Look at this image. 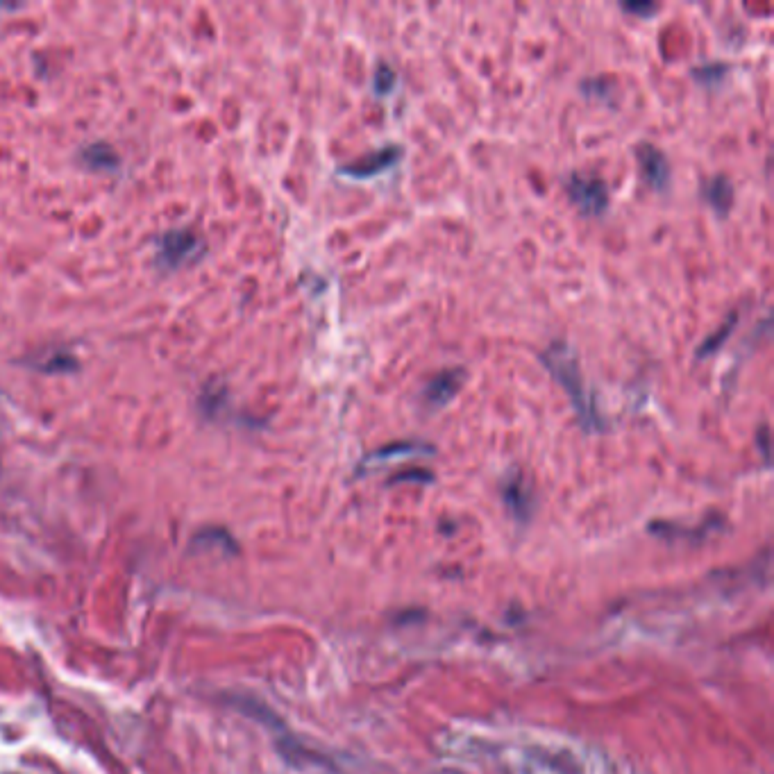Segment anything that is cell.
Listing matches in <instances>:
<instances>
[{"label": "cell", "mask_w": 774, "mask_h": 774, "mask_svg": "<svg viewBox=\"0 0 774 774\" xmlns=\"http://www.w3.org/2000/svg\"><path fill=\"white\" fill-rule=\"evenodd\" d=\"M538 359H541L545 370L554 377V382L566 391L572 402V409H575L579 423H582L586 432H604L607 423H604L602 414L597 411L591 391L586 389L582 366H579L575 348L566 341H552L550 348L543 350Z\"/></svg>", "instance_id": "obj_1"}, {"label": "cell", "mask_w": 774, "mask_h": 774, "mask_svg": "<svg viewBox=\"0 0 774 774\" xmlns=\"http://www.w3.org/2000/svg\"><path fill=\"white\" fill-rule=\"evenodd\" d=\"M568 196L586 216L600 218L609 212V187L593 175L572 173L566 182Z\"/></svg>", "instance_id": "obj_2"}, {"label": "cell", "mask_w": 774, "mask_h": 774, "mask_svg": "<svg viewBox=\"0 0 774 774\" xmlns=\"http://www.w3.org/2000/svg\"><path fill=\"white\" fill-rule=\"evenodd\" d=\"M200 252H203V241L191 230H171L157 241V262L162 268H171V271L196 262Z\"/></svg>", "instance_id": "obj_3"}, {"label": "cell", "mask_w": 774, "mask_h": 774, "mask_svg": "<svg viewBox=\"0 0 774 774\" xmlns=\"http://www.w3.org/2000/svg\"><path fill=\"white\" fill-rule=\"evenodd\" d=\"M402 155H405L402 146H398V143H389V146L375 150V153L361 157L357 162L341 166L339 173L346 175L350 180H370L386 171H391V168L400 162Z\"/></svg>", "instance_id": "obj_4"}, {"label": "cell", "mask_w": 774, "mask_h": 774, "mask_svg": "<svg viewBox=\"0 0 774 774\" xmlns=\"http://www.w3.org/2000/svg\"><path fill=\"white\" fill-rule=\"evenodd\" d=\"M432 454H434V445H429V443H423V441H398V443L384 445V448L370 452L368 457H364V461H361V464H359L357 473L359 475H366V473H370V470L395 464V461L416 459V457H432Z\"/></svg>", "instance_id": "obj_5"}, {"label": "cell", "mask_w": 774, "mask_h": 774, "mask_svg": "<svg viewBox=\"0 0 774 774\" xmlns=\"http://www.w3.org/2000/svg\"><path fill=\"white\" fill-rule=\"evenodd\" d=\"M466 368L454 366V368H445L441 373H436L432 380L425 384L423 389V400L427 407L432 409H441L457 398V393L464 389L466 384Z\"/></svg>", "instance_id": "obj_6"}, {"label": "cell", "mask_w": 774, "mask_h": 774, "mask_svg": "<svg viewBox=\"0 0 774 774\" xmlns=\"http://www.w3.org/2000/svg\"><path fill=\"white\" fill-rule=\"evenodd\" d=\"M636 157L647 184L654 191H666L670 187V162L666 153L656 148L654 143H641L636 148Z\"/></svg>", "instance_id": "obj_7"}, {"label": "cell", "mask_w": 774, "mask_h": 774, "mask_svg": "<svg viewBox=\"0 0 774 774\" xmlns=\"http://www.w3.org/2000/svg\"><path fill=\"white\" fill-rule=\"evenodd\" d=\"M502 498L518 520L529 518V513H532V507H534V500H532V493H529V489L525 486L523 475L516 473V470H513V473H509L507 479H504Z\"/></svg>", "instance_id": "obj_8"}, {"label": "cell", "mask_w": 774, "mask_h": 774, "mask_svg": "<svg viewBox=\"0 0 774 774\" xmlns=\"http://www.w3.org/2000/svg\"><path fill=\"white\" fill-rule=\"evenodd\" d=\"M702 196L715 209V214L727 216L729 209L734 207V184L725 175H715L709 182H704Z\"/></svg>", "instance_id": "obj_9"}, {"label": "cell", "mask_w": 774, "mask_h": 774, "mask_svg": "<svg viewBox=\"0 0 774 774\" xmlns=\"http://www.w3.org/2000/svg\"><path fill=\"white\" fill-rule=\"evenodd\" d=\"M738 321H740L738 311H731V314L725 318V323L700 343V348L695 350V359H706L715 355V352H718L731 339V334H734V330L738 327Z\"/></svg>", "instance_id": "obj_10"}, {"label": "cell", "mask_w": 774, "mask_h": 774, "mask_svg": "<svg viewBox=\"0 0 774 774\" xmlns=\"http://www.w3.org/2000/svg\"><path fill=\"white\" fill-rule=\"evenodd\" d=\"M82 159L84 164L96 168V171H109V168H116V164H119V155L107 143H91V146L82 150Z\"/></svg>", "instance_id": "obj_11"}, {"label": "cell", "mask_w": 774, "mask_h": 774, "mask_svg": "<svg viewBox=\"0 0 774 774\" xmlns=\"http://www.w3.org/2000/svg\"><path fill=\"white\" fill-rule=\"evenodd\" d=\"M75 366H78V361L66 350H50L46 357H37L35 361V368L44 370V373H66Z\"/></svg>", "instance_id": "obj_12"}, {"label": "cell", "mask_w": 774, "mask_h": 774, "mask_svg": "<svg viewBox=\"0 0 774 774\" xmlns=\"http://www.w3.org/2000/svg\"><path fill=\"white\" fill-rule=\"evenodd\" d=\"M729 71L727 64H704V66H697V69H693V78L697 82L706 84V87H718V84L722 82V78H725Z\"/></svg>", "instance_id": "obj_13"}, {"label": "cell", "mask_w": 774, "mask_h": 774, "mask_svg": "<svg viewBox=\"0 0 774 774\" xmlns=\"http://www.w3.org/2000/svg\"><path fill=\"white\" fill-rule=\"evenodd\" d=\"M393 87H395V71L391 69V66H386L384 62L377 64V71H375V78H373L375 94L386 96V94H391Z\"/></svg>", "instance_id": "obj_14"}, {"label": "cell", "mask_w": 774, "mask_h": 774, "mask_svg": "<svg viewBox=\"0 0 774 774\" xmlns=\"http://www.w3.org/2000/svg\"><path fill=\"white\" fill-rule=\"evenodd\" d=\"M582 89H584L586 96H597V98L611 100V94H609L611 84L607 80H586L582 84Z\"/></svg>", "instance_id": "obj_15"}, {"label": "cell", "mask_w": 774, "mask_h": 774, "mask_svg": "<svg viewBox=\"0 0 774 774\" xmlns=\"http://www.w3.org/2000/svg\"><path fill=\"white\" fill-rule=\"evenodd\" d=\"M622 10L625 12H632V14H638L641 19H650V16H654L656 12H659V5L654 3H622Z\"/></svg>", "instance_id": "obj_16"}, {"label": "cell", "mask_w": 774, "mask_h": 774, "mask_svg": "<svg viewBox=\"0 0 774 774\" xmlns=\"http://www.w3.org/2000/svg\"><path fill=\"white\" fill-rule=\"evenodd\" d=\"M432 473H427V470H405V473H398L395 477H391V484L393 482H432Z\"/></svg>", "instance_id": "obj_17"}, {"label": "cell", "mask_w": 774, "mask_h": 774, "mask_svg": "<svg viewBox=\"0 0 774 774\" xmlns=\"http://www.w3.org/2000/svg\"><path fill=\"white\" fill-rule=\"evenodd\" d=\"M756 441H759V445H761V454H763V459L768 461V459H770V450H768V427L761 425V429H759V436H756Z\"/></svg>", "instance_id": "obj_18"}]
</instances>
